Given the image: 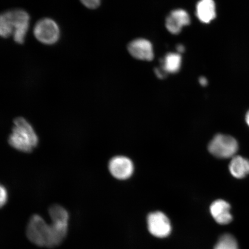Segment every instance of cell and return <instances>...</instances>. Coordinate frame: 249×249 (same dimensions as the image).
Segmentation results:
<instances>
[{"instance_id":"cell-10","label":"cell","mask_w":249,"mask_h":249,"mask_svg":"<svg viewBox=\"0 0 249 249\" xmlns=\"http://www.w3.org/2000/svg\"><path fill=\"white\" fill-rule=\"evenodd\" d=\"M129 53L140 60L151 61L154 58L153 48L150 42L144 39L133 40L129 43Z\"/></svg>"},{"instance_id":"cell-21","label":"cell","mask_w":249,"mask_h":249,"mask_svg":"<svg viewBox=\"0 0 249 249\" xmlns=\"http://www.w3.org/2000/svg\"><path fill=\"white\" fill-rule=\"evenodd\" d=\"M245 121L246 123H247L248 126L249 127V110H248L247 114H246Z\"/></svg>"},{"instance_id":"cell-7","label":"cell","mask_w":249,"mask_h":249,"mask_svg":"<svg viewBox=\"0 0 249 249\" xmlns=\"http://www.w3.org/2000/svg\"><path fill=\"white\" fill-rule=\"evenodd\" d=\"M12 14L14 21L13 36L15 42L18 44H23L29 29L30 15L26 11L20 9L12 10Z\"/></svg>"},{"instance_id":"cell-2","label":"cell","mask_w":249,"mask_h":249,"mask_svg":"<svg viewBox=\"0 0 249 249\" xmlns=\"http://www.w3.org/2000/svg\"><path fill=\"white\" fill-rule=\"evenodd\" d=\"M26 233L28 239L34 245L40 247H55L53 229L51 224L47 223L38 214H34L31 217Z\"/></svg>"},{"instance_id":"cell-4","label":"cell","mask_w":249,"mask_h":249,"mask_svg":"<svg viewBox=\"0 0 249 249\" xmlns=\"http://www.w3.org/2000/svg\"><path fill=\"white\" fill-rule=\"evenodd\" d=\"M53 228L56 245L59 246L64 241L67 235L69 225V214L63 207L60 205H53L49 210Z\"/></svg>"},{"instance_id":"cell-18","label":"cell","mask_w":249,"mask_h":249,"mask_svg":"<svg viewBox=\"0 0 249 249\" xmlns=\"http://www.w3.org/2000/svg\"><path fill=\"white\" fill-rule=\"evenodd\" d=\"M87 8L94 9L97 8L101 4L99 0H84L81 1Z\"/></svg>"},{"instance_id":"cell-9","label":"cell","mask_w":249,"mask_h":249,"mask_svg":"<svg viewBox=\"0 0 249 249\" xmlns=\"http://www.w3.org/2000/svg\"><path fill=\"white\" fill-rule=\"evenodd\" d=\"M231 210V205L223 199H218L214 201L210 207L212 216L220 225H229L232 222L233 216Z\"/></svg>"},{"instance_id":"cell-16","label":"cell","mask_w":249,"mask_h":249,"mask_svg":"<svg viewBox=\"0 0 249 249\" xmlns=\"http://www.w3.org/2000/svg\"><path fill=\"white\" fill-rule=\"evenodd\" d=\"M214 249H240L235 236L230 233H223L214 245Z\"/></svg>"},{"instance_id":"cell-12","label":"cell","mask_w":249,"mask_h":249,"mask_svg":"<svg viewBox=\"0 0 249 249\" xmlns=\"http://www.w3.org/2000/svg\"><path fill=\"white\" fill-rule=\"evenodd\" d=\"M229 169L235 178L241 179L249 175V160L242 156H235L230 161Z\"/></svg>"},{"instance_id":"cell-19","label":"cell","mask_w":249,"mask_h":249,"mask_svg":"<svg viewBox=\"0 0 249 249\" xmlns=\"http://www.w3.org/2000/svg\"><path fill=\"white\" fill-rule=\"evenodd\" d=\"M199 82L202 86H206L208 85V80L206 78L204 77H201L199 79Z\"/></svg>"},{"instance_id":"cell-5","label":"cell","mask_w":249,"mask_h":249,"mask_svg":"<svg viewBox=\"0 0 249 249\" xmlns=\"http://www.w3.org/2000/svg\"><path fill=\"white\" fill-rule=\"evenodd\" d=\"M60 29L54 20L43 18L36 23L34 28V35L40 43L52 45L57 43L60 38Z\"/></svg>"},{"instance_id":"cell-17","label":"cell","mask_w":249,"mask_h":249,"mask_svg":"<svg viewBox=\"0 0 249 249\" xmlns=\"http://www.w3.org/2000/svg\"><path fill=\"white\" fill-rule=\"evenodd\" d=\"M8 192L4 186L0 184V208L4 207L8 200Z\"/></svg>"},{"instance_id":"cell-15","label":"cell","mask_w":249,"mask_h":249,"mask_svg":"<svg viewBox=\"0 0 249 249\" xmlns=\"http://www.w3.org/2000/svg\"><path fill=\"white\" fill-rule=\"evenodd\" d=\"M181 56L177 53H169L165 57L163 70L167 73H175L178 71L181 65Z\"/></svg>"},{"instance_id":"cell-20","label":"cell","mask_w":249,"mask_h":249,"mask_svg":"<svg viewBox=\"0 0 249 249\" xmlns=\"http://www.w3.org/2000/svg\"><path fill=\"white\" fill-rule=\"evenodd\" d=\"M177 51L180 53H182L185 51V48L183 46L179 45L177 47Z\"/></svg>"},{"instance_id":"cell-14","label":"cell","mask_w":249,"mask_h":249,"mask_svg":"<svg viewBox=\"0 0 249 249\" xmlns=\"http://www.w3.org/2000/svg\"><path fill=\"white\" fill-rule=\"evenodd\" d=\"M14 26L12 10L0 14V36L8 38L13 36Z\"/></svg>"},{"instance_id":"cell-8","label":"cell","mask_w":249,"mask_h":249,"mask_svg":"<svg viewBox=\"0 0 249 249\" xmlns=\"http://www.w3.org/2000/svg\"><path fill=\"white\" fill-rule=\"evenodd\" d=\"M108 169L114 178L124 180L132 176L134 166L128 158L118 156L111 159L108 164Z\"/></svg>"},{"instance_id":"cell-1","label":"cell","mask_w":249,"mask_h":249,"mask_svg":"<svg viewBox=\"0 0 249 249\" xmlns=\"http://www.w3.org/2000/svg\"><path fill=\"white\" fill-rule=\"evenodd\" d=\"M14 125L9 137L11 147L23 152H31L38 143V138L33 127L23 117L14 120Z\"/></svg>"},{"instance_id":"cell-11","label":"cell","mask_w":249,"mask_h":249,"mask_svg":"<svg viewBox=\"0 0 249 249\" xmlns=\"http://www.w3.org/2000/svg\"><path fill=\"white\" fill-rule=\"evenodd\" d=\"M191 22L188 13L183 9H177L171 12L166 18V26L168 31L173 34H179L183 26Z\"/></svg>"},{"instance_id":"cell-3","label":"cell","mask_w":249,"mask_h":249,"mask_svg":"<svg viewBox=\"0 0 249 249\" xmlns=\"http://www.w3.org/2000/svg\"><path fill=\"white\" fill-rule=\"evenodd\" d=\"M208 149L217 158H232L238 151L239 144L237 140L231 136L217 134L211 140Z\"/></svg>"},{"instance_id":"cell-6","label":"cell","mask_w":249,"mask_h":249,"mask_svg":"<svg viewBox=\"0 0 249 249\" xmlns=\"http://www.w3.org/2000/svg\"><path fill=\"white\" fill-rule=\"evenodd\" d=\"M147 223L149 232L155 237L166 238L171 233L170 221L161 212H155L149 214Z\"/></svg>"},{"instance_id":"cell-13","label":"cell","mask_w":249,"mask_h":249,"mask_svg":"<svg viewBox=\"0 0 249 249\" xmlns=\"http://www.w3.org/2000/svg\"><path fill=\"white\" fill-rule=\"evenodd\" d=\"M196 14L201 22L209 23L216 17V5L213 0H202L198 2Z\"/></svg>"}]
</instances>
